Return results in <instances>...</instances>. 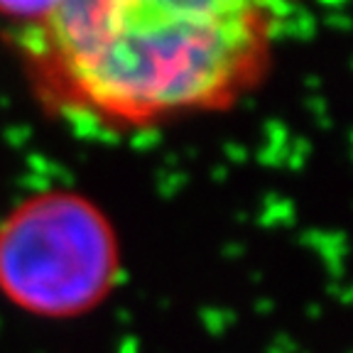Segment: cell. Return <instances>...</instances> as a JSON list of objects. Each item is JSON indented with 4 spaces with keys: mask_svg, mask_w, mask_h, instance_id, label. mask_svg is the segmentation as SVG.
Returning a JSON list of instances; mask_svg holds the SVG:
<instances>
[{
    "mask_svg": "<svg viewBox=\"0 0 353 353\" xmlns=\"http://www.w3.org/2000/svg\"><path fill=\"white\" fill-rule=\"evenodd\" d=\"M307 108H309V113H312L314 118H321V116H326V113H329V105H326L324 96H309V99H307Z\"/></svg>",
    "mask_w": 353,
    "mask_h": 353,
    "instance_id": "7c38bea8",
    "label": "cell"
},
{
    "mask_svg": "<svg viewBox=\"0 0 353 353\" xmlns=\"http://www.w3.org/2000/svg\"><path fill=\"white\" fill-rule=\"evenodd\" d=\"M253 309H255V314L268 316V314H272V312H275V302H272L270 297H260V299H255Z\"/></svg>",
    "mask_w": 353,
    "mask_h": 353,
    "instance_id": "5bb4252c",
    "label": "cell"
},
{
    "mask_svg": "<svg viewBox=\"0 0 353 353\" xmlns=\"http://www.w3.org/2000/svg\"><path fill=\"white\" fill-rule=\"evenodd\" d=\"M309 154H312V143H309L307 138H302V135H297V138L290 140V154H287V165L290 170H302L304 165H307Z\"/></svg>",
    "mask_w": 353,
    "mask_h": 353,
    "instance_id": "ba28073f",
    "label": "cell"
},
{
    "mask_svg": "<svg viewBox=\"0 0 353 353\" xmlns=\"http://www.w3.org/2000/svg\"><path fill=\"white\" fill-rule=\"evenodd\" d=\"M351 353H353V351H351Z\"/></svg>",
    "mask_w": 353,
    "mask_h": 353,
    "instance_id": "603a6c76",
    "label": "cell"
},
{
    "mask_svg": "<svg viewBox=\"0 0 353 353\" xmlns=\"http://www.w3.org/2000/svg\"><path fill=\"white\" fill-rule=\"evenodd\" d=\"M339 302H343V304H353V285L351 287H343L341 290V294H339Z\"/></svg>",
    "mask_w": 353,
    "mask_h": 353,
    "instance_id": "2e32d148",
    "label": "cell"
},
{
    "mask_svg": "<svg viewBox=\"0 0 353 353\" xmlns=\"http://www.w3.org/2000/svg\"><path fill=\"white\" fill-rule=\"evenodd\" d=\"M226 157L231 162H236V165H243V162H248V150L243 148V145H238V143H228L226 145Z\"/></svg>",
    "mask_w": 353,
    "mask_h": 353,
    "instance_id": "8fae6325",
    "label": "cell"
},
{
    "mask_svg": "<svg viewBox=\"0 0 353 353\" xmlns=\"http://www.w3.org/2000/svg\"><path fill=\"white\" fill-rule=\"evenodd\" d=\"M263 135H265V145H270V148H287L290 140H292L290 128L280 118H268L263 125Z\"/></svg>",
    "mask_w": 353,
    "mask_h": 353,
    "instance_id": "52a82bcc",
    "label": "cell"
},
{
    "mask_svg": "<svg viewBox=\"0 0 353 353\" xmlns=\"http://www.w3.org/2000/svg\"><path fill=\"white\" fill-rule=\"evenodd\" d=\"M299 243H302V245H307V248L316 250V255H321L329 277H334V280H341L343 272H346V265H343V260H346V255H348L346 233H341V231H336V233H331V231H304L302 236H299Z\"/></svg>",
    "mask_w": 353,
    "mask_h": 353,
    "instance_id": "3957f363",
    "label": "cell"
},
{
    "mask_svg": "<svg viewBox=\"0 0 353 353\" xmlns=\"http://www.w3.org/2000/svg\"><path fill=\"white\" fill-rule=\"evenodd\" d=\"M211 174H214V179H219V182H223V179H226V167H216V170L211 172Z\"/></svg>",
    "mask_w": 353,
    "mask_h": 353,
    "instance_id": "d6986e66",
    "label": "cell"
},
{
    "mask_svg": "<svg viewBox=\"0 0 353 353\" xmlns=\"http://www.w3.org/2000/svg\"><path fill=\"white\" fill-rule=\"evenodd\" d=\"M287 30H290V39H299V42H309L316 34V17L299 6L290 20H287Z\"/></svg>",
    "mask_w": 353,
    "mask_h": 353,
    "instance_id": "5b68a950",
    "label": "cell"
},
{
    "mask_svg": "<svg viewBox=\"0 0 353 353\" xmlns=\"http://www.w3.org/2000/svg\"><path fill=\"white\" fill-rule=\"evenodd\" d=\"M297 221V209L290 199L277 196V194H268L263 201V211L258 216V223L265 228H275V226H292Z\"/></svg>",
    "mask_w": 353,
    "mask_h": 353,
    "instance_id": "277c9868",
    "label": "cell"
},
{
    "mask_svg": "<svg viewBox=\"0 0 353 353\" xmlns=\"http://www.w3.org/2000/svg\"><path fill=\"white\" fill-rule=\"evenodd\" d=\"M287 154H290V145L287 148H270V145H265V148H260L255 152V160L263 167H285Z\"/></svg>",
    "mask_w": 353,
    "mask_h": 353,
    "instance_id": "9c48e42d",
    "label": "cell"
},
{
    "mask_svg": "<svg viewBox=\"0 0 353 353\" xmlns=\"http://www.w3.org/2000/svg\"><path fill=\"white\" fill-rule=\"evenodd\" d=\"M123 280L116 228L94 199L44 189L0 221V294L39 319H77Z\"/></svg>",
    "mask_w": 353,
    "mask_h": 353,
    "instance_id": "7a4b0ae2",
    "label": "cell"
},
{
    "mask_svg": "<svg viewBox=\"0 0 353 353\" xmlns=\"http://www.w3.org/2000/svg\"><path fill=\"white\" fill-rule=\"evenodd\" d=\"M307 316H309V319H319V316H321V307H319V304H309V307H307Z\"/></svg>",
    "mask_w": 353,
    "mask_h": 353,
    "instance_id": "ac0fdd59",
    "label": "cell"
},
{
    "mask_svg": "<svg viewBox=\"0 0 353 353\" xmlns=\"http://www.w3.org/2000/svg\"><path fill=\"white\" fill-rule=\"evenodd\" d=\"M255 3L61 0L20 47L101 121L216 103L258 50Z\"/></svg>",
    "mask_w": 353,
    "mask_h": 353,
    "instance_id": "6da1fadb",
    "label": "cell"
},
{
    "mask_svg": "<svg viewBox=\"0 0 353 353\" xmlns=\"http://www.w3.org/2000/svg\"><path fill=\"white\" fill-rule=\"evenodd\" d=\"M351 145H353V132H351ZM351 157H353V152H351Z\"/></svg>",
    "mask_w": 353,
    "mask_h": 353,
    "instance_id": "44dd1931",
    "label": "cell"
},
{
    "mask_svg": "<svg viewBox=\"0 0 353 353\" xmlns=\"http://www.w3.org/2000/svg\"><path fill=\"white\" fill-rule=\"evenodd\" d=\"M272 346L280 348L282 353H297V343H294L292 339L287 336V334H277L275 341H272Z\"/></svg>",
    "mask_w": 353,
    "mask_h": 353,
    "instance_id": "4fadbf2b",
    "label": "cell"
},
{
    "mask_svg": "<svg viewBox=\"0 0 353 353\" xmlns=\"http://www.w3.org/2000/svg\"><path fill=\"white\" fill-rule=\"evenodd\" d=\"M268 353H282V351H280V348H275V346H270V348H268Z\"/></svg>",
    "mask_w": 353,
    "mask_h": 353,
    "instance_id": "ffe728a7",
    "label": "cell"
},
{
    "mask_svg": "<svg viewBox=\"0 0 353 353\" xmlns=\"http://www.w3.org/2000/svg\"><path fill=\"white\" fill-rule=\"evenodd\" d=\"M351 69H353V57H351Z\"/></svg>",
    "mask_w": 353,
    "mask_h": 353,
    "instance_id": "7402d4cb",
    "label": "cell"
},
{
    "mask_svg": "<svg viewBox=\"0 0 353 353\" xmlns=\"http://www.w3.org/2000/svg\"><path fill=\"white\" fill-rule=\"evenodd\" d=\"M304 86H307V88H319L321 86V79L316 77V74H309V77L304 79Z\"/></svg>",
    "mask_w": 353,
    "mask_h": 353,
    "instance_id": "e0dca14e",
    "label": "cell"
},
{
    "mask_svg": "<svg viewBox=\"0 0 353 353\" xmlns=\"http://www.w3.org/2000/svg\"><path fill=\"white\" fill-rule=\"evenodd\" d=\"M201 321H204L206 331L211 336H221L231 324H236V314L228 309H204L201 312Z\"/></svg>",
    "mask_w": 353,
    "mask_h": 353,
    "instance_id": "8992f818",
    "label": "cell"
},
{
    "mask_svg": "<svg viewBox=\"0 0 353 353\" xmlns=\"http://www.w3.org/2000/svg\"><path fill=\"white\" fill-rule=\"evenodd\" d=\"M324 25L331 30H339V32H348V30H353V17L346 12H329L324 17Z\"/></svg>",
    "mask_w": 353,
    "mask_h": 353,
    "instance_id": "30bf717a",
    "label": "cell"
},
{
    "mask_svg": "<svg viewBox=\"0 0 353 353\" xmlns=\"http://www.w3.org/2000/svg\"><path fill=\"white\" fill-rule=\"evenodd\" d=\"M243 253H245V248H243L241 243H231V245H226V248H223V255H226V258H243Z\"/></svg>",
    "mask_w": 353,
    "mask_h": 353,
    "instance_id": "9a60e30c",
    "label": "cell"
}]
</instances>
